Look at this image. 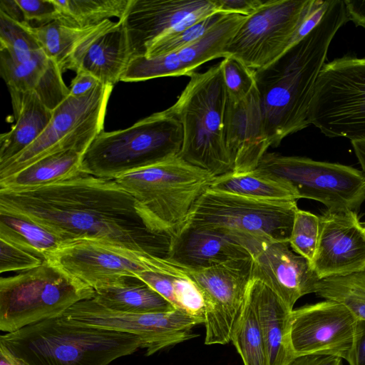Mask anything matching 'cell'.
<instances>
[{"mask_svg":"<svg viewBox=\"0 0 365 365\" xmlns=\"http://www.w3.org/2000/svg\"><path fill=\"white\" fill-rule=\"evenodd\" d=\"M0 214L34 222L66 242L95 240L165 257L170 237L153 232L115 179L80 172L59 182L0 190Z\"/></svg>","mask_w":365,"mask_h":365,"instance_id":"obj_1","label":"cell"},{"mask_svg":"<svg viewBox=\"0 0 365 365\" xmlns=\"http://www.w3.org/2000/svg\"><path fill=\"white\" fill-rule=\"evenodd\" d=\"M349 20L342 0H331L319 24L274 62L254 71L266 131L272 147L310 123L309 110L330 43Z\"/></svg>","mask_w":365,"mask_h":365,"instance_id":"obj_2","label":"cell"},{"mask_svg":"<svg viewBox=\"0 0 365 365\" xmlns=\"http://www.w3.org/2000/svg\"><path fill=\"white\" fill-rule=\"evenodd\" d=\"M0 344L29 365H108L141 348L135 335L63 317L6 333L0 336Z\"/></svg>","mask_w":365,"mask_h":365,"instance_id":"obj_3","label":"cell"},{"mask_svg":"<svg viewBox=\"0 0 365 365\" xmlns=\"http://www.w3.org/2000/svg\"><path fill=\"white\" fill-rule=\"evenodd\" d=\"M190 77L177 101L168 108L182 126L179 156L215 177L232 172L224 136L227 93L220 63Z\"/></svg>","mask_w":365,"mask_h":365,"instance_id":"obj_4","label":"cell"},{"mask_svg":"<svg viewBox=\"0 0 365 365\" xmlns=\"http://www.w3.org/2000/svg\"><path fill=\"white\" fill-rule=\"evenodd\" d=\"M215 178L177 155L115 180L134 197L150 229L170 237Z\"/></svg>","mask_w":365,"mask_h":365,"instance_id":"obj_5","label":"cell"},{"mask_svg":"<svg viewBox=\"0 0 365 365\" xmlns=\"http://www.w3.org/2000/svg\"><path fill=\"white\" fill-rule=\"evenodd\" d=\"M297 201L259 200L207 189L184 223L227 235L252 257L266 244L290 237Z\"/></svg>","mask_w":365,"mask_h":365,"instance_id":"obj_6","label":"cell"},{"mask_svg":"<svg viewBox=\"0 0 365 365\" xmlns=\"http://www.w3.org/2000/svg\"><path fill=\"white\" fill-rule=\"evenodd\" d=\"M182 141V126L168 108L125 129L102 131L83 153L81 171L115 179L179 155Z\"/></svg>","mask_w":365,"mask_h":365,"instance_id":"obj_7","label":"cell"},{"mask_svg":"<svg viewBox=\"0 0 365 365\" xmlns=\"http://www.w3.org/2000/svg\"><path fill=\"white\" fill-rule=\"evenodd\" d=\"M94 296V289L44 261L33 269L1 277L0 330L14 332L61 317L76 303Z\"/></svg>","mask_w":365,"mask_h":365,"instance_id":"obj_8","label":"cell"},{"mask_svg":"<svg viewBox=\"0 0 365 365\" xmlns=\"http://www.w3.org/2000/svg\"><path fill=\"white\" fill-rule=\"evenodd\" d=\"M309 121L327 137L365 140V57L347 55L324 65Z\"/></svg>","mask_w":365,"mask_h":365,"instance_id":"obj_9","label":"cell"},{"mask_svg":"<svg viewBox=\"0 0 365 365\" xmlns=\"http://www.w3.org/2000/svg\"><path fill=\"white\" fill-rule=\"evenodd\" d=\"M113 86L101 84L88 94L68 97L53 110L43 133L21 153L0 164V180L10 177L47 155L69 150L81 154L103 131Z\"/></svg>","mask_w":365,"mask_h":365,"instance_id":"obj_10","label":"cell"},{"mask_svg":"<svg viewBox=\"0 0 365 365\" xmlns=\"http://www.w3.org/2000/svg\"><path fill=\"white\" fill-rule=\"evenodd\" d=\"M256 170L290 185L300 198L330 211L358 212L365 200V174L351 166L267 153Z\"/></svg>","mask_w":365,"mask_h":365,"instance_id":"obj_11","label":"cell"},{"mask_svg":"<svg viewBox=\"0 0 365 365\" xmlns=\"http://www.w3.org/2000/svg\"><path fill=\"white\" fill-rule=\"evenodd\" d=\"M165 257L129 250L95 240L64 242L50 261L94 290L120 284L145 271L161 269Z\"/></svg>","mask_w":365,"mask_h":365,"instance_id":"obj_12","label":"cell"},{"mask_svg":"<svg viewBox=\"0 0 365 365\" xmlns=\"http://www.w3.org/2000/svg\"><path fill=\"white\" fill-rule=\"evenodd\" d=\"M309 0H269L246 16L225 48V54L257 71L288 48Z\"/></svg>","mask_w":365,"mask_h":365,"instance_id":"obj_13","label":"cell"},{"mask_svg":"<svg viewBox=\"0 0 365 365\" xmlns=\"http://www.w3.org/2000/svg\"><path fill=\"white\" fill-rule=\"evenodd\" d=\"M62 317L89 327L135 335L140 338L147 356L195 337L192 328L205 322L203 318L178 309L148 314L117 312L103 307L93 299L76 303Z\"/></svg>","mask_w":365,"mask_h":365,"instance_id":"obj_14","label":"cell"},{"mask_svg":"<svg viewBox=\"0 0 365 365\" xmlns=\"http://www.w3.org/2000/svg\"><path fill=\"white\" fill-rule=\"evenodd\" d=\"M180 267L195 282L203 299L205 344L229 343L252 278L253 257L202 269Z\"/></svg>","mask_w":365,"mask_h":365,"instance_id":"obj_15","label":"cell"},{"mask_svg":"<svg viewBox=\"0 0 365 365\" xmlns=\"http://www.w3.org/2000/svg\"><path fill=\"white\" fill-rule=\"evenodd\" d=\"M359 319L344 304L324 299L290 314V341L296 356L339 357L351 364Z\"/></svg>","mask_w":365,"mask_h":365,"instance_id":"obj_16","label":"cell"},{"mask_svg":"<svg viewBox=\"0 0 365 365\" xmlns=\"http://www.w3.org/2000/svg\"><path fill=\"white\" fill-rule=\"evenodd\" d=\"M216 13L212 0H130L121 19L130 58L144 56L160 36Z\"/></svg>","mask_w":365,"mask_h":365,"instance_id":"obj_17","label":"cell"},{"mask_svg":"<svg viewBox=\"0 0 365 365\" xmlns=\"http://www.w3.org/2000/svg\"><path fill=\"white\" fill-rule=\"evenodd\" d=\"M319 221V240L312 266L320 279L364 269L365 229L357 212L326 210Z\"/></svg>","mask_w":365,"mask_h":365,"instance_id":"obj_18","label":"cell"},{"mask_svg":"<svg viewBox=\"0 0 365 365\" xmlns=\"http://www.w3.org/2000/svg\"><path fill=\"white\" fill-rule=\"evenodd\" d=\"M224 136L233 171L245 173L255 170L272 146L256 87L241 101L235 102L227 98Z\"/></svg>","mask_w":365,"mask_h":365,"instance_id":"obj_19","label":"cell"},{"mask_svg":"<svg viewBox=\"0 0 365 365\" xmlns=\"http://www.w3.org/2000/svg\"><path fill=\"white\" fill-rule=\"evenodd\" d=\"M252 277L271 288L291 311L302 297L316 292L320 278L288 242L264 245L253 257Z\"/></svg>","mask_w":365,"mask_h":365,"instance_id":"obj_20","label":"cell"},{"mask_svg":"<svg viewBox=\"0 0 365 365\" xmlns=\"http://www.w3.org/2000/svg\"><path fill=\"white\" fill-rule=\"evenodd\" d=\"M130 59L127 33L122 19H110L97 27L77 46L66 70L86 71L102 84L114 85Z\"/></svg>","mask_w":365,"mask_h":365,"instance_id":"obj_21","label":"cell"},{"mask_svg":"<svg viewBox=\"0 0 365 365\" xmlns=\"http://www.w3.org/2000/svg\"><path fill=\"white\" fill-rule=\"evenodd\" d=\"M252 257L235 240L207 229L183 223L169 239L165 258L187 269H202Z\"/></svg>","mask_w":365,"mask_h":365,"instance_id":"obj_22","label":"cell"},{"mask_svg":"<svg viewBox=\"0 0 365 365\" xmlns=\"http://www.w3.org/2000/svg\"><path fill=\"white\" fill-rule=\"evenodd\" d=\"M250 284L255 297L267 365H289L297 358L290 341L292 311L271 288L259 279L252 277Z\"/></svg>","mask_w":365,"mask_h":365,"instance_id":"obj_23","label":"cell"},{"mask_svg":"<svg viewBox=\"0 0 365 365\" xmlns=\"http://www.w3.org/2000/svg\"><path fill=\"white\" fill-rule=\"evenodd\" d=\"M12 103L16 123L0 135V164L16 156L44 131L53 115L34 91L14 94Z\"/></svg>","mask_w":365,"mask_h":365,"instance_id":"obj_24","label":"cell"},{"mask_svg":"<svg viewBox=\"0 0 365 365\" xmlns=\"http://www.w3.org/2000/svg\"><path fill=\"white\" fill-rule=\"evenodd\" d=\"M137 278L168 301L175 309L204 318V302L195 282L182 268L165 258L157 271H145Z\"/></svg>","mask_w":365,"mask_h":365,"instance_id":"obj_25","label":"cell"},{"mask_svg":"<svg viewBox=\"0 0 365 365\" xmlns=\"http://www.w3.org/2000/svg\"><path fill=\"white\" fill-rule=\"evenodd\" d=\"M93 299L107 309L125 313H159L175 309L163 297L135 277L96 289Z\"/></svg>","mask_w":365,"mask_h":365,"instance_id":"obj_26","label":"cell"},{"mask_svg":"<svg viewBox=\"0 0 365 365\" xmlns=\"http://www.w3.org/2000/svg\"><path fill=\"white\" fill-rule=\"evenodd\" d=\"M83 154L65 150L43 157L17 173L0 180V190L41 187L68 179L81 172Z\"/></svg>","mask_w":365,"mask_h":365,"instance_id":"obj_27","label":"cell"},{"mask_svg":"<svg viewBox=\"0 0 365 365\" xmlns=\"http://www.w3.org/2000/svg\"><path fill=\"white\" fill-rule=\"evenodd\" d=\"M210 189L247 197L279 201H297L296 190L288 183L254 170L230 172L214 178Z\"/></svg>","mask_w":365,"mask_h":365,"instance_id":"obj_28","label":"cell"},{"mask_svg":"<svg viewBox=\"0 0 365 365\" xmlns=\"http://www.w3.org/2000/svg\"><path fill=\"white\" fill-rule=\"evenodd\" d=\"M230 341L240 355L244 365H267L255 297L250 282L242 310L232 331Z\"/></svg>","mask_w":365,"mask_h":365,"instance_id":"obj_29","label":"cell"},{"mask_svg":"<svg viewBox=\"0 0 365 365\" xmlns=\"http://www.w3.org/2000/svg\"><path fill=\"white\" fill-rule=\"evenodd\" d=\"M98 25L78 27L61 18L38 26H34L28 23V28L47 57L54 61L63 72L66 70L69 60L77 46Z\"/></svg>","mask_w":365,"mask_h":365,"instance_id":"obj_30","label":"cell"},{"mask_svg":"<svg viewBox=\"0 0 365 365\" xmlns=\"http://www.w3.org/2000/svg\"><path fill=\"white\" fill-rule=\"evenodd\" d=\"M0 239L38 256L44 261L65 242L59 237L30 220L0 214Z\"/></svg>","mask_w":365,"mask_h":365,"instance_id":"obj_31","label":"cell"},{"mask_svg":"<svg viewBox=\"0 0 365 365\" xmlns=\"http://www.w3.org/2000/svg\"><path fill=\"white\" fill-rule=\"evenodd\" d=\"M49 62L43 49L24 60H16L0 49V73L10 95L35 91Z\"/></svg>","mask_w":365,"mask_h":365,"instance_id":"obj_32","label":"cell"},{"mask_svg":"<svg viewBox=\"0 0 365 365\" xmlns=\"http://www.w3.org/2000/svg\"><path fill=\"white\" fill-rule=\"evenodd\" d=\"M61 19L78 26L88 27L116 17L121 19L130 0H53Z\"/></svg>","mask_w":365,"mask_h":365,"instance_id":"obj_33","label":"cell"},{"mask_svg":"<svg viewBox=\"0 0 365 365\" xmlns=\"http://www.w3.org/2000/svg\"><path fill=\"white\" fill-rule=\"evenodd\" d=\"M315 294L340 302L359 319H365V267L350 274L320 279Z\"/></svg>","mask_w":365,"mask_h":365,"instance_id":"obj_34","label":"cell"},{"mask_svg":"<svg viewBox=\"0 0 365 365\" xmlns=\"http://www.w3.org/2000/svg\"><path fill=\"white\" fill-rule=\"evenodd\" d=\"M227 14L216 13L178 31L166 34L156 39L144 56L155 57L172 53L187 46L202 37Z\"/></svg>","mask_w":365,"mask_h":365,"instance_id":"obj_35","label":"cell"},{"mask_svg":"<svg viewBox=\"0 0 365 365\" xmlns=\"http://www.w3.org/2000/svg\"><path fill=\"white\" fill-rule=\"evenodd\" d=\"M0 49L16 60H24L41 50L28 23H19L0 12Z\"/></svg>","mask_w":365,"mask_h":365,"instance_id":"obj_36","label":"cell"},{"mask_svg":"<svg viewBox=\"0 0 365 365\" xmlns=\"http://www.w3.org/2000/svg\"><path fill=\"white\" fill-rule=\"evenodd\" d=\"M319 232V216L298 208L288 243L295 253L307 259L311 264L317 252Z\"/></svg>","mask_w":365,"mask_h":365,"instance_id":"obj_37","label":"cell"},{"mask_svg":"<svg viewBox=\"0 0 365 365\" xmlns=\"http://www.w3.org/2000/svg\"><path fill=\"white\" fill-rule=\"evenodd\" d=\"M220 65L227 98L230 101L242 100L256 87L254 70L240 59L227 56Z\"/></svg>","mask_w":365,"mask_h":365,"instance_id":"obj_38","label":"cell"},{"mask_svg":"<svg viewBox=\"0 0 365 365\" xmlns=\"http://www.w3.org/2000/svg\"><path fill=\"white\" fill-rule=\"evenodd\" d=\"M44 260L38 256L0 239V272H26L40 266Z\"/></svg>","mask_w":365,"mask_h":365,"instance_id":"obj_39","label":"cell"},{"mask_svg":"<svg viewBox=\"0 0 365 365\" xmlns=\"http://www.w3.org/2000/svg\"><path fill=\"white\" fill-rule=\"evenodd\" d=\"M20 6L25 21L35 22L38 26L61 18L53 0H16Z\"/></svg>","mask_w":365,"mask_h":365,"instance_id":"obj_40","label":"cell"},{"mask_svg":"<svg viewBox=\"0 0 365 365\" xmlns=\"http://www.w3.org/2000/svg\"><path fill=\"white\" fill-rule=\"evenodd\" d=\"M218 12L237 14L245 16L252 14L264 1L259 0H212Z\"/></svg>","mask_w":365,"mask_h":365,"instance_id":"obj_41","label":"cell"},{"mask_svg":"<svg viewBox=\"0 0 365 365\" xmlns=\"http://www.w3.org/2000/svg\"><path fill=\"white\" fill-rule=\"evenodd\" d=\"M102 84L95 76L86 71L76 72L69 88V96L74 98L83 96Z\"/></svg>","mask_w":365,"mask_h":365,"instance_id":"obj_42","label":"cell"},{"mask_svg":"<svg viewBox=\"0 0 365 365\" xmlns=\"http://www.w3.org/2000/svg\"><path fill=\"white\" fill-rule=\"evenodd\" d=\"M289 365H342V359L333 356L309 354L297 356Z\"/></svg>","mask_w":365,"mask_h":365,"instance_id":"obj_43","label":"cell"},{"mask_svg":"<svg viewBox=\"0 0 365 365\" xmlns=\"http://www.w3.org/2000/svg\"><path fill=\"white\" fill-rule=\"evenodd\" d=\"M349 365H365V319H359L353 357Z\"/></svg>","mask_w":365,"mask_h":365,"instance_id":"obj_44","label":"cell"},{"mask_svg":"<svg viewBox=\"0 0 365 365\" xmlns=\"http://www.w3.org/2000/svg\"><path fill=\"white\" fill-rule=\"evenodd\" d=\"M346 15L349 21L356 26L365 27V1H344Z\"/></svg>","mask_w":365,"mask_h":365,"instance_id":"obj_45","label":"cell"},{"mask_svg":"<svg viewBox=\"0 0 365 365\" xmlns=\"http://www.w3.org/2000/svg\"><path fill=\"white\" fill-rule=\"evenodd\" d=\"M0 12L19 23H26L22 10L16 0H1Z\"/></svg>","mask_w":365,"mask_h":365,"instance_id":"obj_46","label":"cell"},{"mask_svg":"<svg viewBox=\"0 0 365 365\" xmlns=\"http://www.w3.org/2000/svg\"><path fill=\"white\" fill-rule=\"evenodd\" d=\"M0 365H29L14 356L8 349L0 344Z\"/></svg>","mask_w":365,"mask_h":365,"instance_id":"obj_47","label":"cell"},{"mask_svg":"<svg viewBox=\"0 0 365 365\" xmlns=\"http://www.w3.org/2000/svg\"><path fill=\"white\" fill-rule=\"evenodd\" d=\"M355 155L365 174V140L351 141Z\"/></svg>","mask_w":365,"mask_h":365,"instance_id":"obj_48","label":"cell"},{"mask_svg":"<svg viewBox=\"0 0 365 365\" xmlns=\"http://www.w3.org/2000/svg\"><path fill=\"white\" fill-rule=\"evenodd\" d=\"M364 229H365V224L364 225Z\"/></svg>","mask_w":365,"mask_h":365,"instance_id":"obj_49","label":"cell"}]
</instances>
